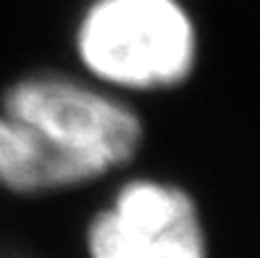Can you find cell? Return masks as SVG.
<instances>
[{"instance_id":"6da1fadb","label":"cell","mask_w":260,"mask_h":258,"mask_svg":"<svg viewBox=\"0 0 260 258\" xmlns=\"http://www.w3.org/2000/svg\"><path fill=\"white\" fill-rule=\"evenodd\" d=\"M142 142L132 108L63 77L16 82L0 113V185L45 192L126 163Z\"/></svg>"},{"instance_id":"3957f363","label":"cell","mask_w":260,"mask_h":258,"mask_svg":"<svg viewBox=\"0 0 260 258\" xmlns=\"http://www.w3.org/2000/svg\"><path fill=\"white\" fill-rule=\"evenodd\" d=\"M92 258H208L200 208L187 190L137 179L89 226Z\"/></svg>"},{"instance_id":"7a4b0ae2","label":"cell","mask_w":260,"mask_h":258,"mask_svg":"<svg viewBox=\"0 0 260 258\" xmlns=\"http://www.w3.org/2000/svg\"><path fill=\"white\" fill-rule=\"evenodd\" d=\"M79 55L105 82L176 87L197 64V26L179 0H98L79 29Z\"/></svg>"}]
</instances>
